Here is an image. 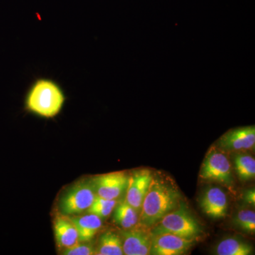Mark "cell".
<instances>
[{
	"mask_svg": "<svg viewBox=\"0 0 255 255\" xmlns=\"http://www.w3.org/2000/svg\"><path fill=\"white\" fill-rule=\"evenodd\" d=\"M180 202V194L173 183L153 175L142 202L139 223L142 227L152 228L165 215L177 209Z\"/></svg>",
	"mask_w": 255,
	"mask_h": 255,
	"instance_id": "obj_1",
	"label": "cell"
},
{
	"mask_svg": "<svg viewBox=\"0 0 255 255\" xmlns=\"http://www.w3.org/2000/svg\"><path fill=\"white\" fill-rule=\"evenodd\" d=\"M65 93L58 82L51 79H36L28 89L25 107L30 113L44 119H53L65 105Z\"/></svg>",
	"mask_w": 255,
	"mask_h": 255,
	"instance_id": "obj_2",
	"label": "cell"
},
{
	"mask_svg": "<svg viewBox=\"0 0 255 255\" xmlns=\"http://www.w3.org/2000/svg\"><path fill=\"white\" fill-rule=\"evenodd\" d=\"M175 235L185 239L194 241L203 234L200 224L192 216L183 201L179 206L164 216L157 224L152 226L151 235Z\"/></svg>",
	"mask_w": 255,
	"mask_h": 255,
	"instance_id": "obj_3",
	"label": "cell"
},
{
	"mask_svg": "<svg viewBox=\"0 0 255 255\" xmlns=\"http://www.w3.org/2000/svg\"><path fill=\"white\" fill-rule=\"evenodd\" d=\"M200 177L209 182H219L228 187H232V171L227 155L215 146L211 147L201 165Z\"/></svg>",
	"mask_w": 255,
	"mask_h": 255,
	"instance_id": "obj_4",
	"label": "cell"
},
{
	"mask_svg": "<svg viewBox=\"0 0 255 255\" xmlns=\"http://www.w3.org/2000/svg\"><path fill=\"white\" fill-rule=\"evenodd\" d=\"M92 181H82L74 185L62 197L60 210L65 216L79 215L87 211L96 197Z\"/></svg>",
	"mask_w": 255,
	"mask_h": 255,
	"instance_id": "obj_5",
	"label": "cell"
},
{
	"mask_svg": "<svg viewBox=\"0 0 255 255\" xmlns=\"http://www.w3.org/2000/svg\"><path fill=\"white\" fill-rule=\"evenodd\" d=\"M129 176L125 172H112L92 179L96 195L104 199L116 200L127 190Z\"/></svg>",
	"mask_w": 255,
	"mask_h": 255,
	"instance_id": "obj_6",
	"label": "cell"
},
{
	"mask_svg": "<svg viewBox=\"0 0 255 255\" xmlns=\"http://www.w3.org/2000/svg\"><path fill=\"white\" fill-rule=\"evenodd\" d=\"M193 241L169 233L154 235L152 236L150 255H184L190 249Z\"/></svg>",
	"mask_w": 255,
	"mask_h": 255,
	"instance_id": "obj_7",
	"label": "cell"
},
{
	"mask_svg": "<svg viewBox=\"0 0 255 255\" xmlns=\"http://www.w3.org/2000/svg\"><path fill=\"white\" fill-rule=\"evenodd\" d=\"M153 174L148 169H141L129 177L127 202L137 212L141 210L142 202L150 188Z\"/></svg>",
	"mask_w": 255,
	"mask_h": 255,
	"instance_id": "obj_8",
	"label": "cell"
},
{
	"mask_svg": "<svg viewBox=\"0 0 255 255\" xmlns=\"http://www.w3.org/2000/svg\"><path fill=\"white\" fill-rule=\"evenodd\" d=\"M219 147L226 150H244L254 149L255 126L231 129L220 137Z\"/></svg>",
	"mask_w": 255,
	"mask_h": 255,
	"instance_id": "obj_9",
	"label": "cell"
},
{
	"mask_svg": "<svg viewBox=\"0 0 255 255\" xmlns=\"http://www.w3.org/2000/svg\"><path fill=\"white\" fill-rule=\"evenodd\" d=\"M200 206L204 214L211 219H224L228 214L227 196L219 187L209 188L201 196Z\"/></svg>",
	"mask_w": 255,
	"mask_h": 255,
	"instance_id": "obj_10",
	"label": "cell"
},
{
	"mask_svg": "<svg viewBox=\"0 0 255 255\" xmlns=\"http://www.w3.org/2000/svg\"><path fill=\"white\" fill-rule=\"evenodd\" d=\"M122 234L124 255H150L152 236L144 230L127 229Z\"/></svg>",
	"mask_w": 255,
	"mask_h": 255,
	"instance_id": "obj_11",
	"label": "cell"
},
{
	"mask_svg": "<svg viewBox=\"0 0 255 255\" xmlns=\"http://www.w3.org/2000/svg\"><path fill=\"white\" fill-rule=\"evenodd\" d=\"M78 233V241L88 242L95 237L102 226V219L89 214L71 220Z\"/></svg>",
	"mask_w": 255,
	"mask_h": 255,
	"instance_id": "obj_12",
	"label": "cell"
},
{
	"mask_svg": "<svg viewBox=\"0 0 255 255\" xmlns=\"http://www.w3.org/2000/svg\"><path fill=\"white\" fill-rule=\"evenodd\" d=\"M55 239L58 246L68 248L78 243V233L73 223L58 218L54 223Z\"/></svg>",
	"mask_w": 255,
	"mask_h": 255,
	"instance_id": "obj_13",
	"label": "cell"
},
{
	"mask_svg": "<svg viewBox=\"0 0 255 255\" xmlns=\"http://www.w3.org/2000/svg\"><path fill=\"white\" fill-rule=\"evenodd\" d=\"M216 253L219 255H250L253 254V248L239 238H228L216 246Z\"/></svg>",
	"mask_w": 255,
	"mask_h": 255,
	"instance_id": "obj_14",
	"label": "cell"
},
{
	"mask_svg": "<svg viewBox=\"0 0 255 255\" xmlns=\"http://www.w3.org/2000/svg\"><path fill=\"white\" fill-rule=\"evenodd\" d=\"M114 221L124 229H131L138 222V212L125 201L116 208Z\"/></svg>",
	"mask_w": 255,
	"mask_h": 255,
	"instance_id": "obj_15",
	"label": "cell"
},
{
	"mask_svg": "<svg viewBox=\"0 0 255 255\" xmlns=\"http://www.w3.org/2000/svg\"><path fill=\"white\" fill-rule=\"evenodd\" d=\"M97 255H124L123 243L118 235L112 231H107L101 236Z\"/></svg>",
	"mask_w": 255,
	"mask_h": 255,
	"instance_id": "obj_16",
	"label": "cell"
},
{
	"mask_svg": "<svg viewBox=\"0 0 255 255\" xmlns=\"http://www.w3.org/2000/svg\"><path fill=\"white\" fill-rule=\"evenodd\" d=\"M235 168L238 177L243 181L254 179L255 177V160L251 155L237 153L234 155Z\"/></svg>",
	"mask_w": 255,
	"mask_h": 255,
	"instance_id": "obj_17",
	"label": "cell"
},
{
	"mask_svg": "<svg viewBox=\"0 0 255 255\" xmlns=\"http://www.w3.org/2000/svg\"><path fill=\"white\" fill-rule=\"evenodd\" d=\"M116 205V200L104 199L100 196H96L95 200L87 211L89 214L95 215L100 219H107L112 214Z\"/></svg>",
	"mask_w": 255,
	"mask_h": 255,
	"instance_id": "obj_18",
	"label": "cell"
},
{
	"mask_svg": "<svg viewBox=\"0 0 255 255\" xmlns=\"http://www.w3.org/2000/svg\"><path fill=\"white\" fill-rule=\"evenodd\" d=\"M234 223L242 231L251 233L255 231V214L251 210H241L234 218Z\"/></svg>",
	"mask_w": 255,
	"mask_h": 255,
	"instance_id": "obj_19",
	"label": "cell"
},
{
	"mask_svg": "<svg viewBox=\"0 0 255 255\" xmlns=\"http://www.w3.org/2000/svg\"><path fill=\"white\" fill-rule=\"evenodd\" d=\"M65 255H97V250L92 245L75 244L70 248H65L63 252Z\"/></svg>",
	"mask_w": 255,
	"mask_h": 255,
	"instance_id": "obj_20",
	"label": "cell"
},
{
	"mask_svg": "<svg viewBox=\"0 0 255 255\" xmlns=\"http://www.w3.org/2000/svg\"><path fill=\"white\" fill-rule=\"evenodd\" d=\"M245 200L247 203L255 205V191L254 189H250L247 191L246 195H245Z\"/></svg>",
	"mask_w": 255,
	"mask_h": 255,
	"instance_id": "obj_21",
	"label": "cell"
}]
</instances>
